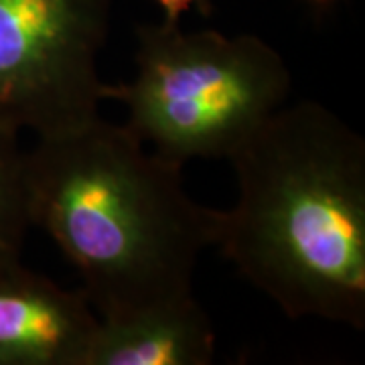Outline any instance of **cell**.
I'll use <instances>...</instances> for the list:
<instances>
[{"label": "cell", "mask_w": 365, "mask_h": 365, "mask_svg": "<svg viewBox=\"0 0 365 365\" xmlns=\"http://www.w3.org/2000/svg\"><path fill=\"white\" fill-rule=\"evenodd\" d=\"M217 244L290 319L365 325V143L319 102L282 106L230 158Z\"/></svg>", "instance_id": "obj_1"}, {"label": "cell", "mask_w": 365, "mask_h": 365, "mask_svg": "<svg viewBox=\"0 0 365 365\" xmlns=\"http://www.w3.org/2000/svg\"><path fill=\"white\" fill-rule=\"evenodd\" d=\"M31 223L59 246L100 319L193 294L222 211L193 201L181 165L100 120L39 138L26 153Z\"/></svg>", "instance_id": "obj_2"}, {"label": "cell", "mask_w": 365, "mask_h": 365, "mask_svg": "<svg viewBox=\"0 0 365 365\" xmlns=\"http://www.w3.org/2000/svg\"><path fill=\"white\" fill-rule=\"evenodd\" d=\"M136 78L104 83V100L128 110V130L177 165L230 158L287 102L292 78L282 55L256 35L136 29Z\"/></svg>", "instance_id": "obj_3"}, {"label": "cell", "mask_w": 365, "mask_h": 365, "mask_svg": "<svg viewBox=\"0 0 365 365\" xmlns=\"http://www.w3.org/2000/svg\"><path fill=\"white\" fill-rule=\"evenodd\" d=\"M112 0H0V110L39 138L98 118Z\"/></svg>", "instance_id": "obj_4"}, {"label": "cell", "mask_w": 365, "mask_h": 365, "mask_svg": "<svg viewBox=\"0 0 365 365\" xmlns=\"http://www.w3.org/2000/svg\"><path fill=\"white\" fill-rule=\"evenodd\" d=\"M98 323L81 290L0 260V365H86Z\"/></svg>", "instance_id": "obj_5"}, {"label": "cell", "mask_w": 365, "mask_h": 365, "mask_svg": "<svg viewBox=\"0 0 365 365\" xmlns=\"http://www.w3.org/2000/svg\"><path fill=\"white\" fill-rule=\"evenodd\" d=\"M215 333L195 294L100 319L86 365H207Z\"/></svg>", "instance_id": "obj_6"}, {"label": "cell", "mask_w": 365, "mask_h": 365, "mask_svg": "<svg viewBox=\"0 0 365 365\" xmlns=\"http://www.w3.org/2000/svg\"><path fill=\"white\" fill-rule=\"evenodd\" d=\"M19 134L21 126L0 110V260L19 258L26 230L33 227L26 153L21 148Z\"/></svg>", "instance_id": "obj_7"}, {"label": "cell", "mask_w": 365, "mask_h": 365, "mask_svg": "<svg viewBox=\"0 0 365 365\" xmlns=\"http://www.w3.org/2000/svg\"><path fill=\"white\" fill-rule=\"evenodd\" d=\"M157 2L158 9L165 13V21L169 23H179L185 13L195 9L203 16L213 13V0H153Z\"/></svg>", "instance_id": "obj_8"}, {"label": "cell", "mask_w": 365, "mask_h": 365, "mask_svg": "<svg viewBox=\"0 0 365 365\" xmlns=\"http://www.w3.org/2000/svg\"><path fill=\"white\" fill-rule=\"evenodd\" d=\"M313 4H319V6H327V4H333V2H337V0H311Z\"/></svg>", "instance_id": "obj_9"}]
</instances>
